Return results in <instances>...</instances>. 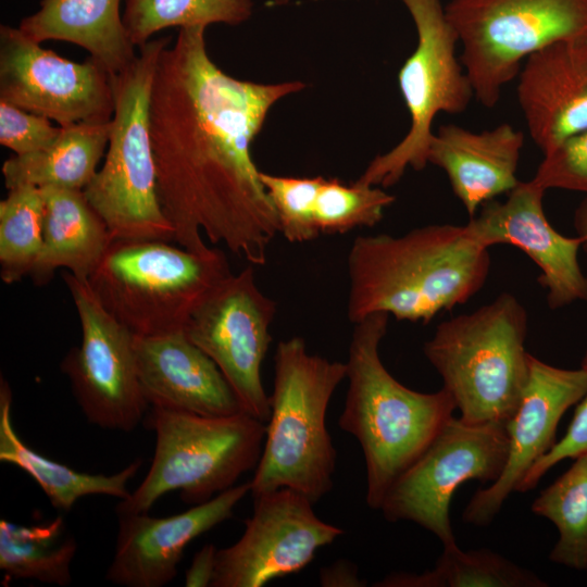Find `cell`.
Instances as JSON below:
<instances>
[{
	"label": "cell",
	"instance_id": "14",
	"mask_svg": "<svg viewBox=\"0 0 587 587\" xmlns=\"http://www.w3.org/2000/svg\"><path fill=\"white\" fill-rule=\"evenodd\" d=\"M115 75L92 58L78 63L41 47L18 27L0 26V100L59 126L108 123Z\"/></svg>",
	"mask_w": 587,
	"mask_h": 587
},
{
	"label": "cell",
	"instance_id": "13",
	"mask_svg": "<svg viewBox=\"0 0 587 587\" xmlns=\"http://www.w3.org/2000/svg\"><path fill=\"white\" fill-rule=\"evenodd\" d=\"M276 302L257 285L252 266L210 288L188 317L186 336L209 355L238 397L261 422L271 416L261 366L272 342Z\"/></svg>",
	"mask_w": 587,
	"mask_h": 587
},
{
	"label": "cell",
	"instance_id": "4",
	"mask_svg": "<svg viewBox=\"0 0 587 587\" xmlns=\"http://www.w3.org/2000/svg\"><path fill=\"white\" fill-rule=\"evenodd\" d=\"M345 378L346 362L310 353L302 337L277 344L271 416L249 482L252 497L286 487L315 504L332 490L337 451L327 430L326 413Z\"/></svg>",
	"mask_w": 587,
	"mask_h": 587
},
{
	"label": "cell",
	"instance_id": "31",
	"mask_svg": "<svg viewBox=\"0 0 587 587\" xmlns=\"http://www.w3.org/2000/svg\"><path fill=\"white\" fill-rule=\"evenodd\" d=\"M395 200V196L378 186L358 179L346 185L338 178L322 176L313 207L315 227L320 236L373 227Z\"/></svg>",
	"mask_w": 587,
	"mask_h": 587
},
{
	"label": "cell",
	"instance_id": "3",
	"mask_svg": "<svg viewBox=\"0 0 587 587\" xmlns=\"http://www.w3.org/2000/svg\"><path fill=\"white\" fill-rule=\"evenodd\" d=\"M389 315L373 313L354 323L347 364L348 391L339 427L359 442L366 466V503L378 510L395 479L432 442L457 409L442 387L420 392L385 367L379 345Z\"/></svg>",
	"mask_w": 587,
	"mask_h": 587
},
{
	"label": "cell",
	"instance_id": "32",
	"mask_svg": "<svg viewBox=\"0 0 587 587\" xmlns=\"http://www.w3.org/2000/svg\"><path fill=\"white\" fill-rule=\"evenodd\" d=\"M260 179L276 212L278 230L287 241L303 243L320 236L313 207L322 176H280L260 171Z\"/></svg>",
	"mask_w": 587,
	"mask_h": 587
},
{
	"label": "cell",
	"instance_id": "30",
	"mask_svg": "<svg viewBox=\"0 0 587 587\" xmlns=\"http://www.w3.org/2000/svg\"><path fill=\"white\" fill-rule=\"evenodd\" d=\"M43 199L40 188L9 189L0 201V276L5 284L29 276L42 247Z\"/></svg>",
	"mask_w": 587,
	"mask_h": 587
},
{
	"label": "cell",
	"instance_id": "22",
	"mask_svg": "<svg viewBox=\"0 0 587 587\" xmlns=\"http://www.w3.org/2000/svg\"><path fill=\"white\" fill-rule=\"evenodd\" d=\"M43 199L42 247L29 277L37 286L66 268L87 280L113 240L84 190L40 188Z\"/></svg>",
	"mask_w": 587,
	"mask_h": 587
},
{
	"label": "cell",
	"instance_id": "10",
	"mask_svg": "<svg viewBox=\"0 0 587 587\" xmlns=\"http://www.w3.org/2000/svg\"><path fill=\"white\" fill-rule=\"evenodd\" d=\"M409 11L417 43L398 73V83L411 117L410 129L388 152L375 157L359 182L389 187L405 170L422 171L434 136L433 122L444 112L466 110L474 90L457 57L459 39L440 0H400Z\"/></svg>",
	"mask_w": 587,
	"mask_h": 587
},
{
	"label": "cell",
	"instance_id": "12",
	"mask_svg": "<svg viewBox=\"0 0 587 587\" xmlns=\"http://www.w3.org/2000/svg\"><path fill=\"white\" fill-rule=\"evenodd\" d=\"M76 308L82 340L61 362L87 421L100 428L132 432L150 408L138 378L134 335L98 301L87 280L63 273Z\"/></svg>",
	"mask_w": 587,
	"mask_h": 587
},
{
	"label": "cell",
	"instance_id": "34",
	"mask_svg": "<svg viewBox=\"0 0 587 587\" xmlns=\"http://www.w3.org/2000/svg\"><path fill=\"white\" fill-rule=\"evenodd\" d=\"M61 126L51 120L0 100V145L15 154L46 148L55 140Z\"/></svg>",
	"mask_w": 587,
	"mask_h": 587
},
{
	"label": "cell",
	"instance_id": "29",
	"mask_svg": "<svg viewBox=\"0 0 587 587\" xmlns=\"http://www.w3.org/2000/svg\"><path fill=\"white\" fill-rule=\"evenodd\" d=\"M123 22L135 47L168 27L239 25L252 14V0H124Z\"/></svg>",
	"mask_w": 587,
	"mask_h": 587
},
{
	"label": "cell",
	"instance_id": "19",
	"mask_svg": "<svg viewBox=\"0 0 587 587\" xmlns=\"http://www.w3.org/2000/svg\"><path fill=\"white\" fill-rule=\"evenodd\" d=\"M134 351L141 390L150 407L208 416L245 412L221 370L184 329L134 335Z\"/></svg>",
	"mask_w": 587,
	"mask_h": 587
},
{
	"label": "cell",
	"instance_id": "25",
	"mask_svg": "<svg viewBox=\"0 0 587 587\" xmlns=\"http://www.w3.org/2000/svg\"><path fill=\"white\" fill-rule=\"evenodd\" d=\"M110 122L61 126L59 136L46 148L14 154L1 168L5 187L30 185L84 190L108 148Z\"/></svg>",
	"mask_w": 587,
	"mask_h": 587
},
{
	"label": "cell",
	"instance_id": "7",
	"mask_svg": "<svg viewBox=\"0 0 587 587\" xmlns=\"http://www.w3.org/2000/svg\"><path fill=\"white\" fill-rule=\"evenodd\" d=\"M147 417L155 433L154 454L143 480L120 500L117 515L149 513L158 499L176 490L188 504L203 503L258 465L266 423L248 413L208 416L150 407Z\"/></svg>",
	"mask_w": 587,
	"mask_h": 587
},
{
	"label": "cell",
	"instance_id": "9",
	"mask_svg": "<svg viewBox=\"0 0 587 587\" xmlns=\"http://www.w3.org/2000/svg\"><path fill=\"white\" fill-rule=\"evenodd\" d=\"M445 10L474 97L489 109L529 55L587 36V0H450Z\"/></svg>",
	"mask_w": 587,
	"mask_h": 587
},
{
	"label": "cell",
	"instance_id": "11",
	"mask_svg": "<svg viewBox=\"0 0 587 587\" xmlns=\"http://www.w3.org/2000/svg\"><path fill=\"white\" fill-rule=\"evenodd\" d=\"M508 452L505 424H469L452 416L395 479L378 510L388 522L420 525L444 546L457 544L449 516L454 491L467 480L494 483Z\"/></svg>",
	"mask_w": 587,
	"mask_h": 587
},
{
	"label": "cell",
	"instance_id": "38",
	"mask_svg": "<svg viewBox=\"0 0 587 587\" xmlns=\"http://www.w3.org/2000/svg\"><path fill=\"white\" fill-rule=\"evenodd\" d=\"M573 226L582 240V250L587 254V197L576 207L573 214Z\"/></svg>",
	"mask_w": 587,
	"mask_h": 587
},
{
	"label": "cell",
	"instance_id": "15",
	"mask_svg": "<svg viewBox=\"0 0 587 587\" xmlns=\"http://www.w3.org/2000/svg\"><path fill=\"white\" fill-rule=\"evenodd\" d=\"M241 537L217 549L211 587H261L296 574L344 529L321 520L313 503L291 488L253 497Z\"/></svg>",
	"mask_w": 587,
	"mask_h": 587
},
{
	"label": "cell",
	"instance_id": "17",
	"mask_svg": "<svg viewBox=\"0 0 587 587\" xmlns=\"http://www.w3.org/2000/svg\"><path fill=\"white\" fill-rule=\"evenodd\" d=\"M545 190L532 179L520 182L504 201L485 202L465 224L483 246L512 245L540 268L537 278L546 290L547 304L559 310L575 302H587V275L578 252L582 240L557 232L547 220Z\"/></svg>",
	"mask_w": 587,
	"mask_h": 587
},
{
	"label": "cell",
	"instance_id": "23",
	"mask_svg": "<svg viewBox=\"0 0 587 587\" xmlns=\"http://www.w3.org/2000/svg\"><path fill=\"white\" fill-rule=\"evenodd\" d=\"M122 0H40L39 9L21 20L18 28L41 43L59 40L88 51L117 75L136 59L121 13Z\"/></svg>",
	"mask_w": 587,
	"mask_h": 587
},
{
	"label": "cell",
	"instance_id": "20",
	"mask_svg": "<svg viewBox=\"0 0 587 587\" xmlns=\"http://www.w3.org/2000/svg\"><path fill=\"white\" fill-rule=\"evenodd\" d=\"M517 77L519 104L544 153L587 128V36L544 47L525 60Z\"/></svg>",
	"mask_w": 587,
	"mask_h": 587
},
{
	"label": "cell",
	"instance_id": "2",
	"mask_svg": "<svg viewBox=\"0 0 587 587\" xmlns=\"http://www.w3.org/2000/svg\"><path fill=\"white\" fill-rule=\"evenodd\" d=\"M488 249L466 225L429 224L397 237H357L347 260L349 321L384 312L398 321L430 322L484 287Z\"/></svg>",
	"mask_w": 587,
	"mask_h": 587
},
{
	"label": "cell",
	"instance_id": "6",
	"mask_svg": "<svg viewBox=\"0 0 587 587\" xmlns=\"http://www.w3.org/2000/svg\"><path fill=\"white\" fill-rule=\"evenodd\" d=\"M171 36L138 47L134 62L114 79V113L104 161L84 189L113 240L174 241L158 195L150 135V98L159 58Z\"/></svg>",
	"mask_w": 587,
	"mask_h": 587
},
{
	"label": "cell",
	"instance_id": "8",
	"mask_svg": "<svg viewBox=\"0 0 587 587\" xmlns=\"http://www.w3.org/2000/svg\"><path fill=\"white\" fill-rule=\"evenodd\" d=\"M232 274L216 248L195 252L164 240H112L87 283L101 305L135 336L182 330L192 310Z\"/></svg>",
	"mask_w": 587,
	"mask_h": 587
},
{
	"label": "cell",
	"instance_id": "18",
	"mask_svg": "<svg viewBox=\"0 0 587 587\" xmlns=\"http://www.w3.org/2000/svg\"><path fill=\"white\" fill-rule=\"evenodd\" d=\"M249 492L248 482L171 516L117 515L116 542L107 580L124 587L167 585L177 575L185 548L232 517L236 505Z\"/></svg>",
	"mask_w": 587,
	"mask_h": 587
},
{
	"label": "cell",
	"instance_id": "28",
	"mask_svg": "<svg viewBox=\"0 0 587 587\" xmlns=\"http://www.w3.org/2000/svg\"><path fill=\"white\" fill-rule=\"evenodd\" d=\"M533 501L534 514L549 520L559 538L549 559L557 564L587 570V451Z\"/></svg>",
	"mask_w": 587,
	"mask_h": 587
},
{
	"label": "cell",
	"instance_id": "26",
	"mask_svg": "<svg viewBox=\"0 0 587 587\" xmlns=\"http://www.w3.org/2000/svg\"><path fill=\"white\" fill-rule=\"evenodd\" d=\"M76 551L62 516L29 526L0 521V569L11 578L67 586Z\"/></svg>",
	"mask_w": 587,
	"mask_h": 587
},
{
	"label": "cell",
	"instance_id": "5",
	"mask_svg": "<svg viewBox=\"0 0 587 587\" xmlns=\"http://www.w3.org/2000/svg\"><path fill=\"white\" fill-rule=\"evenodd\" d=\"M528 315L520 300L501 292L478 309L439 323L423 346L428 362L469 424H505L528 378Z\"/></svg>",
	"mask_w": 587,
	"mask_h": 587
},
{
	"label": "cell",
	"instance_id": "24",
	"mask_svg": "<svg viewBox=\"0 0 587 587\" xmlns=\"http://www.w3.org/2000/svg\"><path fill=\"white\" fill-rule=\"evenodd\" d=\"M12 390L0 378V461L26 472L43 490L52 507L68 512L84 497L103 495L127 499L130 479L138 473L141 459L111 475L78 472L46 458L29 448L16 434L12 423Z\"/></svg>",
	"mask_w": 587,
	"mask_h": 587
},
{
	"label": "cell",
	"instance_id": "16",
	"mask_svg": "<svg viewBox=\"0 0 587 587\" xmlns=\"http://www.w3.org/2000/svg\"><path fill=\"white\" fill-rule=\"evenodd\" d=\"M587 392V370L553 366L528 354V378L517 409L505 423L509 452L500 476L478 489L462 519L476 526L490 524L529 469L555 442L563 414Z\"/></svg>",
	"mask_w": 587,
	"mask_h": 587
},
{
	"label": "cell",
	"instance_id": "37",
	"mask_svg": "<svg viewBox=\"0 0 587 587\" xmlns=\"http://www.w3.org/2000/svg\"><path fill=\"white\" fill-rule=\"evenodd\" d=\"M320 584L325 587H361L365 582L358 575V569L347 560H338L329 566L321 569Z\"/></svg>",
	"mask_w": 587,
	"mask_h": 587
},
{
	"label": "cell",
	"instance_id": "21",
	"mask_svg": "<svg viewBox=\"0 0 587 587\" xmlns=\"http://www.w3.org/2000/svg\"><path fill=\"white\" fill-rule=\"evenodd\" d=\"M524 135L508 123L472 132L455 124L439 126L427 160L445 171L451 189L470 217L487 201L517 186Z\"/></svg>",
	"mask_w": 587,
	"mask_h": 587
},
{
	"label": "cell",
	"instance_id": "1",
	"mask_svg": "<svg viewBox=\"0 0 587 587\" xmlns=\"http://www.w3.org/2000/svg\"><path fill=\"white\" fill-rule=\"evenodd\" d=\"M205 28H179L158 61L150 135L159 200L178 246L205 252L204 233L251 265H263L279 230L251 143L271 108L305 84L229 76L211 60Z\"/></svg>",
	"mask_w": 587,
	"mask_h": 587
},
{
	"label": "cell",
	"instance_id": "35",
	"mask_svg": "<svg viewBox=\"0 0 587 587\" xmlns=\"http://www.w3.org/2000/svg\"><path fill=\"white\" fill-rule=\"evenodd\" d=\"M580 366L587 370V349L582 358ZM587 451V392L576 403L573 417L564 436L554 442L552 448L539 458L529 469L517 491L532 490L541 477L564 459H574Z\"/></svg>",
	"mask_w": 587,
	"mask_h": 587
},
{
	"label": "cell",
	"instance_id": "27",
	"mask_svg": "<svg viewBox=\"0 0 587 587\" xmlns=\"http://www.w3.org/2000/svg\"><path fill=\"white\" fill-rule=\"evenodd\" d=\"M376 587H546L534 572L488 549L461 550L444 546L433 570L423 573H391Z\"/></svg>",
	"mask_w": 587,
	"mask_h": 587
},
{
	"label": "cell",
	"instance_id": "36",
	"mask_svg": "<svg viewBox=\"0 0 587 587\" xmlns=\"http://www.w3.org/2000/svg\"><path fill=\"white\" fill-rule=\"evenodd\" d=\"M217 548L212 544L204 545L193 557L185 574V586H211Z\"/></svg>",
	"mask_w": 587,
	"mask_h": 587
},
{
	"label": "cell",
	"instance_id": "33",
	"mask_svg": "<svg viewBox=\"0 0 587 587\" xmlns=\"http://www.w3.org/2000/svg\"><path fill=\"white\" fill-rule=\"evenodd\" d=\"M532 180L545 191L555 188L587 195V128L544 153Z\"/></svg>",
	"mask_w": 587,
	"mask_h": 587
},
{
	"label": "cell",
	"instance_id": "39",
	"mask_svg": "<svg viewBox=\"0 0 587 587\" xmlns=\"http://www.w3.org/2000/svg\"><path fill=\"white\" fill-rule=\"evenodd\" d=\"M275 4H278V5H285V4H288L290 2V0H272Z\"/></svg>",
	"mask_w": 587,
	"mask_h": 587
}]
</instances>
